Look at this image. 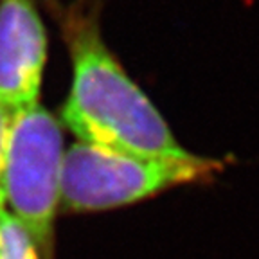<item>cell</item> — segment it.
I'll list each match as a JSON object with an SVG mask.
<instances>
[{
    "instance_id": "obj_1",
    "label": "cell",
    "mask_w": 259,
    "mask_h": 259,
    "mask_svg": "<svg viewBox=\"0 0 259 259\" xmlns=\"http://www.w3.org/2000/svg\"><path fill=\"white\" fill-rule=\"evenodd\" d=\"M69 51L72 81L61 122L79 142L142 157H178L186 150L151 99L103 38L101 0H41Z\"/></svg>"
},
{
    "instance_id": "obj_2",
    "label": "cell",
    "mask_w": 259,
    "mask_h": 259,
    "mask_svg": "<svg viewBox=\"0 0 259 259\" xmlns=\"http://www.w3.org/2000/svg\"><path fill=\"white\" fill-rule=\"evenodd\" d=\"M222 167L218 158L191 151L142 157L77 141L63 153L61 209L74 214L119 209L173 187L212 180Z\"/></svg>"
},
{
    "instance_id": "obj_3",
    "label": "cell",
    "mask_w": 259,
    "mask_h": 259,
    "mask_svg": "<svg viewBox=\"0 0 259 259\" xmlns=\"http://www.w3.org/2000/svg\"><path fill=\"white\" fill-rule=\"evenodd\" d=\"M63 153V126L45 106L36 105L11 119L4 167L6 209L31 234L41 259H54Z\"/></svg>"
},
{
    "instance_id": "obj_4",
    "label": "cell",
    "mask_w": 259,
    "mask_h": 259,
    "mask_svg": "<svg viewBox=\"0 0 259 259\" xmlns=\"http://www.w3.org/2000/svg\"><path fill=\"white\" fill-rule=\"evenodd\" d=\"M47 54L41 0H0V108L9 119L40 105Z\"/></svg>"
},
{
    "instance_id": "obj_5",
    "label": "cell",
    "mask_w": 259,
    "mask_h": 259,
    "mask_svg": "<svg viewBox=\"0 0 259 259\" xmlns=\"http://www.w3.org/2000/svg\"><path fill=\"white\" fill-rule=\"evenodd\" d=\"M0 259H41L34 239L8 209H0Z\"/></svg>"
},
{
    "instance_id": "obj_6",
    "label": "cell",
    "mask_w": 259,
    "mask_h": 259,
    "mask_svg": "<svg viewBox=\"0 0 259 259\" xmlns=\"http://www.w3.org/2000/svg\"><path fill=\"white\" fill-rule=\"evenodd\" d=\"M9 126L11 119L8 113L0 108V209L6 207L4 198V167H6V153H8V141H9Z\"/></svg>"
}]
</instances>
